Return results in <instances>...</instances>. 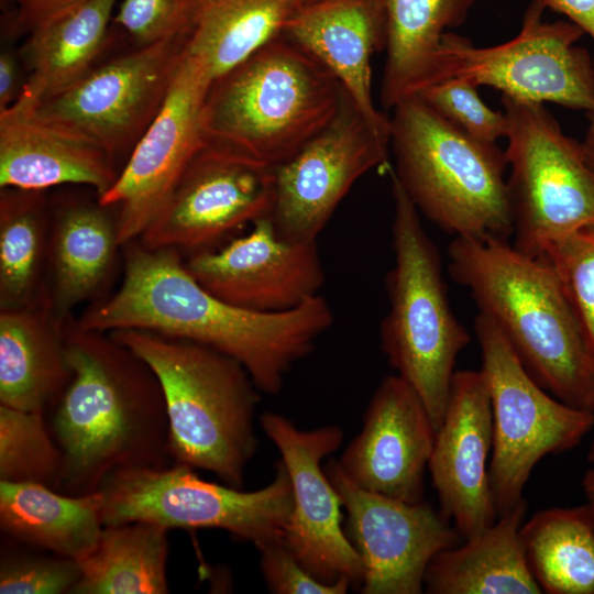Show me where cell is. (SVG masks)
<instances>
[{"mask_svg": "<svg viewBox=\"0 0 594 594\" xmlns=\"http://www.w3.org/2000/svg\"><path fill=\"white\" fill-rule=\"evenodd\" d=\"M593 64H594V57H593Z\"/></svg>", "mask_w": 594, "mask_h": 594, "instance_id": "46", "label": "cell"}, {"mask_svg": "<svg viewBox=\"0 0 594 594\" xmlns=\"http://www.w3.org/2000/svg\"><path fill=\"white\" fill-rule=\"evenodd\" d=\"M99 491L70 495L34 482L0 481V527L10 539L81 560L98 544L102 521Z\"/></svg>", "mask_w": 594, "mask_h": 594, "instance_id": "26", "label": "cell"}, {"mask_svg": "<svg viewBox=\"0 0 594 594\" xmlns=\"http://www.w3.org/2000/svg\"><path fill=\"white\" fill-rule=\"evenodd\" d=\"M513 245L541 257L556 241L594 226V169L582 143L542 103L502 95Z\"/></svg>", "mask_w": 594, "mask_h": 594, "instance_id": "9", "label": "cell"}, {"mask_svg": "<svg viewBox=\"0 0 594 594\" xmlns=\"http://www.w3.org/2000/svg\"><path fill=\"white\" fill-rule=\"evenodd\" d=\"M66 352L72 378L50 425L63 457L59 492L89 494L116 470L173 465L165 396L150 365L74 316Z\"/></svg>", "mask_w": 594, "mask_h": 594, "instance_id": "2", "label": "cell"}, {"mask_svg": "<svg viewBox=\"0 0 594 594\" xmlns=\"http://www.w3.org/2000/svg\"><path fill=\"white\" fill-rule=\"evenodd\" d=\"M520 538L542 593L594 594V514L586 503L535 513Z\"/></svg>", "mask_w": 594, "mask_h": 594, "instance_id": "32", "label": "cell"}, {"mask_svg": "<svg viewBox=\"0 0 594 594\" xmlns=\"http://www.w3.org/2000/svg\"><path fill=\"white\" fill-rule=\"evenodd\" d=\"M221 246L184 257L188 272L208 292L256 312L294 309L319 295L324 271L317 242L278 234L270 216Z\"/></svg>", "mask_w": 594, "mask_h": 594, "instance_id": "18", "label": "cell"}, {"mask_svg": "<svg viewBox=\"0 0 594 594\" xmlns=\"http://www.w3.org/2000/svg\"><path fill=\"white\" fill-rule=\"evenodd\" d=\"M274 196V168L204 143L138 240L148 248L175 249L184 257L215 250L271 216Z\"/></svg>", "mask_w": 594, "mask_h": 594, "instance_id": "12", "label": "cell"}, {"mask_svg": "<svg viewBox=\"0 0 594 594\" xmlns=\"http://www.w3.org/2000/svg\"><path fill=\"white\" fill-rule=\"evenodd\" d=\"M493 418L490 387L480 369L455 371L443 420L428 463L442 515L464 540L497 518L490 481Z\"/></svg>", "mask_w": 594, "mask_h": 594, "instance_id": "19", "label": "cell"}, {"mask_svg": "<svg viewBox=\"0 0 594 594\" xmlns=\"http://www.w3.org/2000/svg\"><path fill=\"white\" fill-rule=\"evenodd\" d=\"M539 258L557 273L594 360V226L556 241Z\"/></svg>", "mask_w": 594, "mask_h": 594, "instance_id": "34", "label": "cell"}, {"mask_svg": "<svg viewBox=\"0 0 594 594\" xmlns=\"http://www.w3.org/2000/svg\"><path fill=\"white\" fill-rule=\"evenodd\" d=\"M342 96L336 77L283 34L212 81L204 142L275 168L332 120Z\"/></svg>", "mask_w": 594, "mask_h": 594, "instance_id": "5", "label": "cell"}, {"mask_svg": "<svg viewBox=\"0 0 594 594\" xmlns=\"http://www.w3.org/2000/svg\"><path fill=\"white\" fill-rule=\"evenodd\" d=\"M587 461L594 465V441L592 442L590 449H588V452H587Z\"/></svg>", "mask_w": 594, "mask_h": 594, "instance_id": "44", "label": "cell"}, {"mask_svg": "<svg viewBox=\"0 0 594 594\" xmlns=\"http://www.w3.org/2000/svg\"><path fill=\"white\" fill-rule=\"evenodd\" d=\"M260 551V568L270 592L275 594H345L351 583L340 579L328 584L319 581L297 560L284 539Z\"/></svg>", "mask_w": 594, "mask_h": 594, "instance_id": "38", "label": "cell"}, {"mask_svg": "<svg viewBox=\"0 0 594 594\" xmlns=\"http://www.w3.org/2000/svg\"><path fill=\"white\" fill-rule=\"evenodd\" d=\"M50 227L45 190L1 189L0 310L50 307Z\"/></svg>", "mask_w": 594, "mask_h": 594, "instance_id": "30", "label": "cell"}, {"mask_svg": "<svg viewBox=\"0 0 594 594\" xmlns=\"http://www.w3.org/2000/svg\"><path fill=\"white\" fill-rule=\"evenodd\" d=\"M587 408H588L590 410H593V411H594V383H593L592 392H591V395H590Z\"/></svg>", "mask_w": 594, "mask_h": 594, "instance_id": "45", "label": "cell"}, {"mask_svg": "<svg viewBox=\"0 0 594 594\" xmlns=\"http://www.w3.org/2000/svg\"><path fill=\"white\" fill-rule=\"evenodd\" d=\"M98 491L103 525L148 521L169 529H221L257 549L284 539L293 508L288 472L279 459L273 480L243 491L202 480L194 469H120Z\"/></svg>", "mask_w": 594, "mask_h": 594, "instance_id": "8", "label": "cell"}, {"mask_svg": "<svg viewBox=\"0 0 594 594\" xmlns=\"http://www.w3.org/2000/svg\"><path fill=\"white\" fill-rule=\"evenodd\" d=\"M67 319L48 306L0 310V405L42 413L56 405L72 378Z\"/></svg>", "mask_w": 594, "mask_h": 594, "instance_id": "24", "label": "cell"}, {"mask_svg": "<svg viewBox=\"0 0 594 594\" xmlns=\"http://www.w3.org/2000/svg\"><path fill=\"white\" fill-rule=\"evenodd\" d=\"M122 253L119 288L76 318L81 328L138 329L209 346L240 362L265 394L279 393L296 362L332 326V309L320 295L287 311H250L202 287L175 249L134 240Z\"/></svg>", "mask_w": 594, "mask_h": 594, "instance_id": "1", "label": "cell"}, {"mask_svg": "<svg viewBox=\"0 0 594 594\" xmlns=\"http://www.w3.org/2000/svg\"><path fill=\"white\" fill-rule=\"evenodd\" d=\"M260 422L292 483L293 508L284 542L319 581L331 584L346 579L360 590L362 563L344 531L341 497L322 468L323 459L341 446L342 429L329 425L305 430L272 411L263 413Z\"/></svg>", "mask_w": 594, "mask_h": 594, "instance_id": "15", "label": "cell"}, {"mask_svg": "<svg viewBox=\"0 0 594 594\" xmlns=\"http://www.w3.org/2000/svg\"><path fill=\"white\" fill-rule=\"evenodd\" d=\"M187 37L136 50L94 67L58 96L36 107L113 157L133 148L161 110L182 63Z\"/></svg>", "mask_w": 594, "mask_h": 594, "instance_id": "13", "label": "cell"}, {"mask_svg": "<svg viewBox=\"0 0 594 594\" xmlns=\"http://www.w3.org/2000/svg\"><path fill=\"white\" fill-rule=\"evenodd\" d=\"M582 487L586 498V504L594 514V465L585 472L582 480Z\"/></svg>", "mask_w": 594, "mask_h": 594, "instance_id": "43", "label": "cell"}, {"mask_svg": "<svg viewBox=\"0 0 594 594\" xmlns=\"http://www.w3.org/2000/svg\"><path fill=\"white\" fill-rule=\"evenodd\" d=\"M522 498L462 546L440 551L429 563L424 590L430 594H540L522 548Z\"/></svg>", "mask_w": 594, "mask_h": 594, "instance_id": "25", "label": "cell"}, {"mask_svg": "<svg viewBox=\"0 0 594 594\" xmlns=\"http://www.w3.org/2000/svg\"><path fill=\"white\" fill-rule=\"evenodd\" d=\"M543 10L532 0L519 33L498 45L480 47L446 33L429 86L462 78L514 99L594 114L593 57L576 45L585 33L569 20L542 21Z\"/></svg>", "mask_w": 594, "mask_h": 594, "instance_id": "11", "label": "cell"}, {"mask_svg": "<svg viewBox=\"0 0 594 594\" xmlns=\"http://www.w3.org/2000/svg\"><path fill=\"white\" fill-rule=\"evenodd\" d=\"M63 457L45 413L0 405V481L34 482L59 491Z\"/></svg>", "mask_w": 594, "mask_h": 594, "instance_id": "33", "label": "cell"}, {"mask_svg": "<svg viewBox=\"0 0 594 594\" xmlns=\"http://www.w3.org/2000/svg\"><path fill=\"white\" fill-rule=\"evenodd\" d=\"M198 0H120L113 20L138 46L187 37Z\"/></svg>", "mask_w": 594, "mask_h": 594, "instance_id": "37", "label": "cell"}, {"mask_svg": "<svg viewBox=\"0 0 594 594\" xmlns=\"http://www.w3.org/2000/svg\"><path fill=\"white\" fill-rule=\"evenodd\" d=\"M324 471L345 512L344 531L358 552L363 594H419L431 560L457 544L459 532L425 501L407 503L353 484L338 461Z\"/></svg>", "mask_w": 594, "mask_h": 594, "instance_id": "16", "label": "cell"}, {"mask_svg": "<svg viewBox=\"0 0 594 594\" xmlns=\"http://www.w3.org/2000/svg\"><path fill=\"white\" fill-rule=\"evenodd\" d=\"M156 374L166 402L174 464L213 473L243 488L257 450L260 389L244 366L209 346L163 334L109 332Z\"/></svg>", "mask_w": 594, "mask_h": 594, "instance_id": "4", "label": "cell"}, {"mask_svg": "<svg viewBox=\"0 0 594 594\" xmlns=\"http://www.w3.org/2000/svg\"><path fill=\"white\" fill-rule=\"evenodd\" d=\"M435 437L417 392L399 375H387L367 404L361 431L338 464L363 490L418 503L422 501Z\"/></svg>", "mask_w": 594, "mask_h": 594, "instance_id": "20", "label": "cell"}, {"mask_svg": "<svg viewBox=\"0 0 594 594\" xmlns=\"http://www.w3.org/2000/svg\"><path fill=\"white\" fill-rule=\"evenodd\" d=\"M24 544V543H23ZM1 548L0 593L1 594H73L81 570L78 560L45 554L35 548Z\"/></svg>", "mask_w": 594, "mask_h": 594, "instance_id": "35", "label": "cell"}, {"mask_svg": "<svg viewBox=\"0 0 594 594\" xmlns=\"http://www.w3.org/2000/svg\"><path fill=\"white\" fill-rule=\"evenodd\" d=\"M544 10L563 14L594 40V0H534Z\"/></svg>", "mask_w": 594, "mask_h": 594, "instance_id": "40", "label": "cell"}, {"mask_svg": "<svg viewBox=\"0 0 594 594\" xmlns=\"http://www.w3.org/2000/svg\"><path fill=\"white\" fill-rule=\"evenodd\" d=\"M18 7L20 22L30 30L69 12L87 0H13Z\"/></svg>", "mask_w": 594, "mask_h": 594, "instance_id": "39", "label": "cell"}, {"mask_svg": "<svg viewBox=\"0 0 594 594\" xmlns=\"http://www.w3.org/2000/svg\"><path fill=\"white\" fill-rule=\"evenodd\" d=\"M474 332L486 376L493 418L490 481L497 517L513 508L537 463L578 446L594 426V411L571 406L540 386L487 316Z\"/></svg>", "mask_w": 594, "mask_h": 594, "instance_id": "10", "label": "cell"}, {"mask_svg": "<svg viewBox=\"0 0 594 594\" xmlns=\"http://www.w3.org/2000/svg\"><path fill=\"white\" fill-rule=\"evenodd\" d=\"M114 157L86 136L15 101L0 112V188L45 190L62 185L100 197L119 176Z\"/></svg>", "mask_w": 594, "mask_h": 594, "instance_id": "21", "label": "cell"}, {"mask_svg": "<svg viewBox=\"0 0 594 594\" xmlns=\"http://www.w3.org/2000/svg\"><path fill=\"white\" fill-rule=\"evenodd\" d=\"M477 86L462 78H448L416 95L449 123L473 139L496 143L506 138L505 112L491 109L480 97Z\"/></svg>", "mask_w": 594, "mask_h": 594, "instance_id": "36", "label": "cell"}, {"mask_svg": "<svg viewBox=\"0 0 594 594\" xmlns=\"http://www.w3.org/2000/svg\"><path fill=\"white\" fill-rule=\"evenodd\" d=\"M339 81L356 109L389 141V117L375 106L371 59L385 47L384 0H309L285 33Z\"/></svg>", "mask_w": 594, "mask_h": 594, "instance_id": "22", "label": "cell"}, {"mask_svg": "<svg viewBox=\"0 0 594 594\" xmlns=\"http://www.w3.org/2000/svg\"><path fill=\"white\" fill-rule=\"evenodd\" d=\"M119 0H87L31 30L25 44L30 74L15 101L38 107L70 88L95 66Z\"/></svg>", "mask_w": 594, "mask_h": 594, "instance_id": "27", "label": "cell"}, {"mask_svg": "<svg viewBox=\"0 0 594 594\" xmlns=\"http://www.w3.org/2000/svg\"><path fill=\"white\" fill-rule=\"evenodd\" d=\"M586 117L588 118V125L582 145L588 163L594 169V114H590Z\"/></svg>", "mask_w": 594, "mask_h": 594, "instance_id": "42", "label": "cell"}, {"mask_svg": "<svg viewBox=\"0 0 594 594\" xmlns=\"http://www.w3.org/2000/svg\"><path fill=\"white\" fill-rule=\"evenodd\" d=\"M168 529L148 521L105 525L96 548L79 560L73 594H166Z\"/></svg>", "mask_w": 594, "mask_h": 594, "instance_id": "31", "label": "cell"}, {"mask_svg": "<svg viewBox=\"0 0 594 594\" xmlns=\"http://www.w3.org/2000/svg\"><path fill=\"white\" fill-rule=\"evenodd\" d=\"M448 255L452 279L501 329L536 382L588 409L594 360L550 263L495 237H455Z\"/></svg>", "mask_w": 594, "mask_h": 594, "instance_id": "3", "label": "cell"}, {"mask_svg": "<svg viewBox=\"0 0 594 594\" xmlns=\"http://www.w3.org/2000/svg\"><path fill=\"white\" fill-rule=\"evenodd\" d=\"M386 59L381 102L393 109L432 79L442 38L465 22L475 0H384Z\"/></svg>", "mask_w": 594, "mask_h": 594, "instance_id": "28", "label": "cell"}, {"mask_svg": "<svg viewBox=\"0 0 594 594\" xmlns=\"http://www.w3.org/2000/svg\"><path fill=\"white\" fill-rule=\"evenodd\" d=\"M19 65L13 53L0 55V112L11 107L20 95Z\"/></svg>", "mask_w": 594, "mask_h": 594, "instance_id": "41", "label": "cell"}, {"mask_svg": "<svg viewBox=\"0 0 594 594\" xmlns=\"http://www.w3.org/2000/svg\"><path fill=\"white\" fill-rule=\"evenodd\" d=\"M123 268L118 215L98 197L51 202L48 305L67 319L75 308L107 298Z\"/></svg>", "mask_w": 594, "mask_h": 594, "instance_id": "23", "label": "cell"}, {"mask_svg": "<svg viewBox=\"0 0 594 594\" xmlns=\"http://www.w3.org/2000/svg\"><path fill=\"white\" fill-rule=\"evenodd\" d=\"M309 0H198L185 50L211 84L283 35Z\"/></svg>", "mask_w": 594, "mask_h": 594, "instance_id": "29", "label": "cell"}, {"mask_svg": "<svg viewBox=\"0 0 594 594\" xmlns=\"http://www.w3.org/2000/svg\"><path fill=\"white\" fill-rule=\"evenodd\" d=\"M391 176L394 264L385 279L389 308L381 323V345L396 374L419 395L437 432L457 359L471 336L451 309L441 257L420 213Z\"/></svg>", "mask_w": 594, "mask_h": 594, "instance_id": "7", "label": "cell"}, {"mask_svg": "<svg viewBox=\"0 0 594 594\" xmlns=\"http://www.w3.org/2000/svg\"><path fill=\"white\" fill-rule=\"evenodd\" d=\"M211 81L185 50L161 110L99 201L118 215L121 245L138 240L160 215L204 145L202 107Z\"/></svg>", "mask_w": 594, "mask_h": 594, "instance_id": "17", "label": "cell"}, {"mask_svg": "<svg viewBox=\"0 0 594 594\" xmlns=\"http://www.w3.org/2000/svg\"><path fill=\"white\" fill-rule=\"evenodd\" d=\"M394 176L418 212L455 237H513L505 151L465 134L419 97L393 108Z\"/></svg>", "mask_w": 594, "mask_h": 594, "instance_id": "6", "label": "cell"}, {"mask_svg": "<svg viewBox=\"0 0 594 594\" xmlns=\"http://www.w3.org/2000/svg\"><path fill=\"white\" fill-rule=\"evenodd\" d=\"M389 141L370 125L343 90L332 120L274 168L271 219L278 234L317 242L339 204L365 174L388 165Z\"/></svg>", "mask_w": 594, "mask_h": 594, "instance_id": "14", "label": "cell"}]
</instances>
